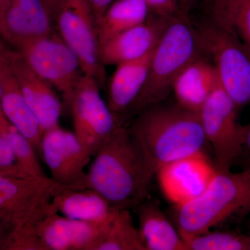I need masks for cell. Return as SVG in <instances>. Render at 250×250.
<instances>
[{
  "label": "cell",
  "instance_id": "obj_9",
  "mask_svg": "<svg viewBox=\"0 0 250 250\" xmlns=\"http://www.w3.org/2000/svg\"><path fill=\"white\" fill-rule=\"evenodd\" d=\"M100 84L83 74L72 96L70 108L74 131L92 158L122 125L100 93Z\"/></svg>",
  "mask_w": 250,
  "mask_h": 250
},
{
  "label": "cell",
  "instance_id": "obj_8",
  "mask_svg": "<svg viewBox=\"0 0 250 250\" xmlns=\"http://www.w3.org/2000/svg\"><path fill=\"white\" fill-rule=\"evenodd\" d=\"M54 23L61 39L78 57L83 73L96 80L101 88L104 86L106 71L88 0H60Z\"/></svg>",
  "mask_w": 250,
  "mask_h": 250
},
{
  "label": "cell",
  "instance_id": "obj_21",
  "mask_svg": "<svg viewBox=\"0 0 250 250\" xmlns=\"http://www.w3.org/2000/svg\"><path fill=\"white\" fill-rule=\"evenodd\" d=\"M135 209L146 250H187L178 230L169 221L157 200L146 198Z\"/></svg>",
  "mask_w": 250,
  "mask_h": 250
},
{
  "label": "cell",
  "instance_id": "obj_33",
  "mask_svg": "<svg viewBox=\"0 0 250 250\" xmlns=\"http://www.w3.org/2000/svg\"><path fill=\"white\" fill-rule=\"evenodd\" d=\"M41 1L43 3L46 9L48 11L49 16H50L52 21L54 22L56 15H57V11H58L60 0H41Z\"/></svg>",
  "mask_w": 250,
  "mask_h": 250
},
{
  "label": "cell",
  "instance_id": "obj_23",
  "mask_svg": "<svg viewBox=\"0 0 250 250\" xmlns=\"http://www.w3.org/2000/svg\"><path fill=\"white\" fill-rule=\"evenodd\" d=\"M150 15L143 0H114L97 23L99 44L146 22Z\"/></svg>",
  "mask_w": 250,
  "mask_h": 250
},
{
  "label": "cell",
  "instance_id": "obj_13",
  "mask_svg": "<svg viewBox=\"0 0 250 250\" xmlns=\"http://www.w3.org/2000/svg\"><path fill=\"white\" fill-rule=\"evenodd\" d=\"M7 55L24 100L43 132L59 125L62 107L55 88L34 71L17 51L8 47Z\"/></svg>",
  "mask_w": 250,
  "mask_h": 250
},
{
  "label": "cell",
  "instance_id": "obj_24",
  "mask_svg": "<svg viewBox=\"0 0 250 250\" xmlns=\"http://www.w3.org/2000/svg\"><path fill=\"white\" fill-rule=\"evenodd\" d=\"M94 250H146L129 209H118Z\"/></svg>",
  "mask_w": 250,
  "mask_h": 250
},
{
  "label": "cell",
  "instance_id": "obj_26",
  "mask_svg": "<svg viewBox=\"0 0 250 250\" xmlns=\"http://www.w3.org/2000/svg\"><path fill=\"white\" fill-rule=\"evenodd\" d=\"M12 146L18 162L25 175L29 178H49L42 170L35 149L31 143L13 125L2 134Z\"/></svg>",
  "mask_w": 250,
  "mask_h": 250
},
{
  "label": "cell",
  "instance_id": "obj_3",
  "mask_svg": "<svg viewBox=\"0 0 250 250\" xmlns=\"http://www.w3.org/2000/svg\"><path fill=\"white\" fill-rule=\"evenodd\" d=\"M205 55L189 15L172 19L154 49L146 82L126 122L145 108L166 100L179 74L190 62Z\"/></svg>",
  "mask_w": 250,
  "mask_h": 250
},
{
  "label": "cell",
  "instance_id": "obj_32",
  "mask_svg": "<svg viewBox=\"0 0 250 250\" xmlns=\"http://www.w3.org/2000/svg\"><path fill=\"white\" fill-rule=\"evenodd\" d=\"M14 227L9 222L0 218V250H4Z\"/></svg>",
  "mask_w": 250,
  "mask_h": 250
},
{
  "label": "cell",
  "instance_id": "obj_11",
  "mask_svg": "<svg viewBox=\"0 0 250 250\" xmlns=\"http://www.w3.org/2000/svg\"><path fill=\"white\" fill-rule=\"evenodd\" d=\"M50 178L65 188H85V167L91 156L82 147L75 133L60 125L45 130L41 140V154Z\"/></svg>",
  "mask_w": 250,
  "mask_h": 250
},
{
  "label": "cell",
  "instance_id": "obj_35",
  "mask_svg": "<svg viewBox=\"0 0 250 250\" xmlns=\"http://www.w3.org/2000/svg\"><path fill=\"white\" fill-rule=\"evenodd\" d=\"M184 7L188 12L190 13L191 9L195 8V5L197 4V1L199 0H182Z\"/></svg>",
  "mask_w": 250,
  "mask_h": 250
},
{
  "label": "cell",
  "instance_id": "obj_28",
  "mask_svg": "<svg viewBox=\"0 0 250 250\" xmlns=\"http://www.w3.org/2000/svg\"><path fill=\"white\" fill-rule=\"evenodd\" d=\"M0 174L18 178H29L21 168L12 146L3 136H0Z\"/></svg>",
  "mask_w": 250,
  "mask_h": 250
},
{
  "label": "cell",
  "instance_id": "obj_27",
  "mask_svg": "<svg viewBox=\"0 0 250 250\" xmlns=\"http://www.w3.org/2000/svg\"><path fill=\"white\" fill-rule=\"evenodd\" d=\"M36 225L14 228L4 250H44Z\"/></svg>",
  "mask_w": 250,
  "mask_h": 250
},
{
  "label": "cell",
  "instance_id": "obj_14",
  "mask_svg": "<svg viewBox=\"0 0 250 250\" xmlns=\"http://www.w3.org/2000/svg\"><path fill=\"white\" fill-rule=\"evenodd\" d=\"M172 19L150 14L146 22L113 36L100 45L104 66L136 60L152 52Z\"/></svg>",
  "mask_w": 250,
  "mask_h": 250
},
{
  "label": "cell",
  "instance_id": "obj_18",
  "mask_svg": "<svg viewBox=\"0 0 250 250\" xmlns=\"http://www.w3.org/2000/svg\"><path fill=\"white\" fill-rule=\"evenodd\" d=\"M51 205L54 213L98 225L109 223L118 210L93 189L65 188L61 186L52 197Z\"/></svg>",
  "mask_w": 250,
  "mask_h": 250
},
{
  "label": "cell",
  "instance_id": "obj_1",
  "mask_svg": "<svg viewBox=\"0 0 250 250\" xmlns=\"http://www.w3.org/2000/svg\"><path fill=\"white\" fill-rule=\"evenodd\" d=\"M93 158L85 188L98 192L118 209L135 208L146 198L155 174L126 125L118 127Z\"/></svg>",
  "mask_w": 250,
  "mask_h": 250
},
{
  "label": "cell",
  "instance_id": "obj_4",
  "mask_svg": "<svg viewBox=\"0 0 250 250\" xmlns=\"http://www.w3.org/2000/svg\"><path fill=\"white\" fill-rule=\"evenodd\" d=\"M250 212V168L218 172L205 192L184 205L174 206V219L182 239Z\"/></svg>",
  "mask_w": 250,
  "mask_h": 250
},
{
  "label": "cell",
  "instance_id": "obj_22",
  "mask_svg": "<svg viewBox=\"0 0 250 250\" xmlns=\"http://www.w3.org/2000/svg\"><path fill=\"white\" fill-rule=\"evenodd\" d=\"M195 6L250 50V0H199Z\"/></svg>",
  "mask_w": 250,
  "mask_h": 250
},
{
  "label": "cell",
  "instance_id": "obj_20",
  "mask_svg": "<svg viewBox=\"0 0 250 250\" xmlns=\"http://www.w3.org/2000/svg\"><path fill=\"white\" fill-rule=\"evenodd\" d=\"M219 83L214 65L205 55L190 62L179 74L174 81L172 93L179 106L200 113Z\"/></svg>",
  "mask_w": 250,
  "mask_h": 250
},
{
  "label": "cell",
  "instance_id": "obj_30",
  "mask_svg": "<svg viewBox=\"0 0 250 250\" xmlns=\"http://www.w3.org/2000/svg\"><path fill=\"white\" fill-rule=\"evenodd\" d=\"M237 164H241L242 169L250 168V123L246 125L243 149Z\"/></svg>",
  "mask_w": 250,
  "mask_h": 250
},
{
  "label": "cell",
  "instance_id": "obj_36",
  "mask_svg": "<svg viewBox=\"0 0 250 250\" xmlns=\"http://www.w3.org/2000/svg\"><path fill=\"white\" fill-rule=\"evenodd\" d=\"M12 0H0V17L9 7Z\"/></svg>",
  "mask_w": 250,
  "mask_h": 250
},
{
  "label": "cell",
  "instance_id": "obj_37",
  "mask_svg": "<svg viewBox=\"0 0 250 250\" xmlns=\"http://www.w3.org/2000/svg\"><path fill=\"white\" fill-rule=\"evenodd\" d=\"M0 39H1V28H0Z\"/></svg>",
  "mask_w": 250,
  "mask_h": 250
},
{
  "label": "cell",
  "instance_id": "obj_19",
  "mask_svg": "<svg viewBox=\"0 0 250 250\" xmlns=\"http://www.w3.org/2000/svg\"><path fill=\"white\" fill-rule=\"evenodd\" d=\"M154 49L142 58L117 65L108 81V106L124 125L146 82Z\"/></svg>",
  "mask_w": 250,
  "mask_h": 250
},
{
  "label": "cell",
  "instance_id": "obj_38",
  "mask_svg": "<svg viewBox=\"0 0 250 250\" xmlns=\"http://www.w3.org/2000/svg\"><path fill=\"white\" fill-rule=\"evenodd\" d=\"M248 235H249V236H250V231H249V234H248Z\"/></svg>",
  "mask_w": 250,
  "mask_h": 250
},
{
  "label": "cell",
  "instance_id": "obj_6",
  "mask_svg": "<svg viewBox=\"0 0 250 250\" xmlns=\"http://www.w3.org/2000/svg\"><path fill=\"white\" fill-rule=\"evenodd\" d=\"M238 110L219 83L200 111L206 140L213 151V164L218 172L231 170L241 156L246 126L238 120Z\"/></svg>",
  "mask_w": 250,
  "mask_h": 250
},
{
  "label": "cell",
  "instance_id": "obj_5",
  "mask_svg": "<svg viewBox=\"0 0 250 250\" xmlns=\"http://www.w3.org/2000/svg\"><path fill=\"white\" fill-rule=\"evenodd\" d=\"M189 16L220 84L238 108L250 106V49L205 15Z\"/></svg>",
  "mask_w": 250,
  "mask_h": 250
},
{
  "label": "cell",
  "instance_id": "obj_17",
  "mask_svg": "<svg viewBox=\"0 0 250 250\" xmlns=\"http://www.w3.org/2000/svg\"><path fill=\"white\" fill-rule=\"evenodd\" d=\"M54 27L41 0H12L0 17L1 39L14 48L23 41L54 34Z\"/></svg>",
  "mask_w": 250,
  "mask_h": 250
},
{
  "label": "cell",
  "instance_id": "obj_31",
  "mask_svg": "<svg viewBox=\"0 0 250 250\" xmlns=\"http://www.w3.org/2000/svg\"><path fill=\"white\" fill-rule=\"evenodd\" d=\"M113 1L114 0H88L95 15L96 24Z\"/></svg>",
  "mask_w": 250,
  "mask_h": 250
},
{
  "label": "cell",
  "instance_id": "obj_25",
  "mask_svg": "<svg viewBox=\"0 0 250 250\" xmlns=\"http://www.w3.org/2000/svg\"><path fill=\"white\" fill-rule=\"evenodd\" d=\"M183 241L187 250H250V236L233 231H208Z\"/></svg>",
  "mask_w": 250,
  "mask_h": 250
},
{
  "label": "cell",
  "instance_id": "obj_34",
  "mask_svg": "<svg viewBox=\"0 0 250 250\" xmlns=\"http://www.w3.org/2000/svg\"><path fill=\"white\" fill-rule=\"evenodd\" d=\"M11 125H12L6 119L3 113L1 104V88H0V136H2V134L9 129Z\"/></svg>",
  "mask_w": 250,
  "mask_h": 250
},
{
  "label": "cell",
  "instance_id": "obj_7",
  "mask_svg": "<svg viewBox=\"0 0 250 250\" xmlns=\"http://www.w3.org/2000/svg\"><path fill=\"white\" fill-rule=\"evenodd\" d=\"M34 71L62 94L70 107L83 72L75 52L54 32L51 35L23 41L14 48Z\"/></svg>",
  "mask_w": 250,
  "mask_h": 250
},
{
  "label": "cell",
  "instance_id": "obj_16",
  "mask_svg": "<svg viewBox=\"0 0 250 250\" xmlns=\"http://www.w3.org/2000/svg\"><path fill=\"white\" fill-rule=\"evenodd\" d=\"M108 225L72 220L52 213L36 224L44 250H94Z\"/></svg>",
  "mask_w": 250,
  "mask_h": 250
},
{
  "label": "cell",
  "instance_id": "obj_2",
  "mask_svg": "<svg viewBox=\"0 0 250 250\" xmlns=\"http://www.w3.org/2000/svg\"><path fill=\"white\" fill-rule=\"evenodd\" d=\"M162 103L139 112L128 127L154 174L166 164L205 153L207 143L200 113Z\"/></svg>",
  "mask_w": 250,
  "mask_h": 250
},
{
  "label": "cell",
  "instance_id": "obj_10",
  "mask_svg": "<svg viewBox=\"0 0 250 250\" xmlns=\"http://www.w3.org/2000/svg\"><path fill=\"white\" fill-rule=\"evenodd\" d=\"M59 187L50 177L18 178L0 174V218L14 228L36 225L54 213L51 203Z\"/></svg>",
  "mask_w": 250,
  "mask_h": 250
},
{
  "label": "cell",
  "instance_id": "obj_15",
  "mask_svg": "<svg viewBox=\"0 0 250 250\" xmlns=\"http://www.w3.org/2000/svg\"><path fill=\"white\" fill-rule=\"evenodd\" d=\"M8 47L0 39V88L1 104L6 119L41 154L43 131L40 123L28 106L7 55Z\"/></svg>",
  "mask_w": 250,
  "mask_h": 250
},
{
  "label": "cell",
  "instance_id": "obj_12",
  "mask_svg": "<svg viewBox=\"0 0 250 250\" xmlns=\"http://www.w3.org/2000/svg\"><path fill=\"white\" fill-rule=\"evenodd\" d=\"M216 172L205 153H200L166 164L156 174L164 196L179 206L203 193Z\"/></svg>",
  "mask_w": 250,
  "mask_h": 250
},
{
  "label": "cell",
  "instance_id": "obj_29",
  "mask_svg": "<svg viewBox=\"0 0 250 250\" xmlns=\"http://www.w3.org/2000/svg\"><path fill=\"white\" fill-rule=\"evenodd\" d=\"M150 14L169 19L188 16L182 0H143Z\"/></svg>",
  "mask_w": 250,
  "mask_h": 250
}]
</instances>
